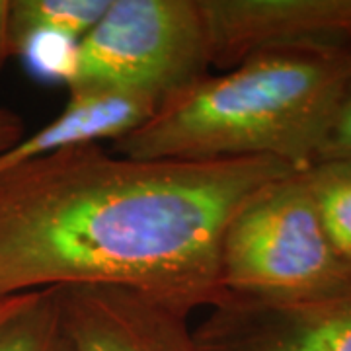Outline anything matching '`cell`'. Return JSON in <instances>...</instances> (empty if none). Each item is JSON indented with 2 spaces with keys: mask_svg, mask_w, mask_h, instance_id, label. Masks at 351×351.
<instances>
[{
  "mask_svg": "<svg viewBox=\"0 0 351 351\" xmlns=\"http://www.w3.org/2000/svg\"><path fill=\"white\" fill-rule=\"evenodd\" d=\"M295 170L277 158L145 160L78 145L0 174V299L115 285L191 314L226 295L228 221Z\"/></svg>",
  "mask_w": 351,
  "mask_h": 351,
  "instance_id": "6da1fadb",
  "label": "cell"
},
{
  "mask_svg": "<svg viewBox=\"0 0 351 351\" xmlns=\"http://www.w3.org/2000/svg\"><path fill=\"white\" fill-rule=\"evenodd\" d=\"M351 80V47L254 53L223 75H205L164 98L149 121L113 141L145 160L277 158L313 166Z\"/></svg>",
  "mask_w": 351,
  "mask_h": 351,
  "instance_id": "7a4b0ae2",
  "label": "cell"
},
{
  "mask_svg": "<svg viewBox=\"0 0 351 351\" xmlns=\"http://www.w3.org/2000/svg\"><path fill=\"white\" fill-rule=\"evenodd\" d=\"M226 297L302 302L351 293V265L328 239L304 174L263 186L228 221L219 252Z\"/></svg>",
  "mask_w": 351,
  "mask_h": 351,
  "instance_id": "3957f363",
  "label": "cell"
},
{
  "mask_svg": "<svg viewBox=\"0 0 351 351\" xmlns=\"http://www.w3.org/2000/svg\"><path fill=\"white\" fill-rule=\"evenodd\" d=\"M209 66L199 0H110L75 47L64 84L69 96L121 92L162 101Z\"/></svg>",
  "mask_w": 351,
  "mask_h": 351,
  "instance_id": "277c9868",
  "label": "cell"
},
{
  "mask_svg": "<svg viewBox=\"0 0 351 351\" xmlns=\"http://www.w3.org/2000/svg\"><path fill=\"white\" fill-rule=\"evenodd\" d=\"M211 66L232 69L254 53L351 47V0H199Z\"/></svg>",
  "mask_w": 351,
  "mask_h": 351,
  "instance_id": "5b68a950",
  "label": "cell"
},
{
  "mask_svg": "<svg viewBox=\"0 0 351 351\" xmlns=\"http://www.w3.org/2000/svg\"><path fill=\"white\" fill-rule=\"evenodd\" d=\"M193 334L201 351H351V293L302 302L226 297Z\"/></svg>",
  "mask_w": 351,
  "mask_h": 351,
  "instance_id": "8992f818",
  "label": "cell"
},
{
  "mask_svg": "<svg viewBox=\"0 0 351 351\" xmlns=\"http://www.w3.org/2000/svg\"><path fill=\"white\" fill-rule=\"evenodd\" d=\"M75 351H201L189 314L135 289L59 287Z\"/></svg>",
  "mask_w": 351,
  "mask_h": 351,
  "instance_id": "52a82bcc",
  "label": "cell"
},
{
  "mask_svg": "<svg viewBox=\"0 0 351 351\" xmlns=\"http://www.w3.org/2000/svg\"><path fill=\"white\" fill-rule=\"evenodd\" d=\"M158 106V100L141 94H71L63 112L51 123L25 135L10 151L0 154V174L71 147L101 141L113 143L149 121Z\"/></svg>",
  "mask_w": 351,
  "mask_h": 351,
  "instance_id": "ba28073f",
  "label": "cell"
},
{
  "mask_svg": "<svg viewBox=\"0 0 351 351\" xmlns=\"http://www.w3.org/2000/svg\"><path fill=\"white\" fill-rule=\"evenodd\" d=\"M110 0H10V43L59 36L78 43L98 24Z\"/></svg>",
  "mask_w": 351,
  "mask_h": 351,
  "instance_id": "9c48e42d",
  "label": "cell"
},
{
  "mask_svg": "<svg viewBox=\"0 0 351 351\" xmlns=\"http://www.w3.org/2000/svg\"><path fill=\"white\" fill-rule=\"evenodd\" d=\"M0 351H75L63 322L59 287L32 291L0 324Z\"/></svg>",
  "mask_w": 351,
  "mask_h": 351,
  "instance_id": "30bf717a",
  "label": "cell"
},
{
  "mask_svg": "<svg viewBox=\"0 0 351 351\" xmlns=\"http://www.w3.org/2000/svg\"><path fill=\"white\" fill-rule=\"evenodd\" d=\"M302 174L328 239L339 258L351 265V160H318Z\"/></svg>",
  "mask_w": 351,
  "mask_h": 351,
  "instance_id": "8fae6325",
  "label": "cell"
},
{
  "mask_svg": "<svg viewBox=\"0 0 351 351\" xmlns=\"http://www.w3.org/2000/svg\"><path fill=\"white\" fill-rule=\"evenodd\" d=\"M330 158L351 160V80L339 100L334 121L330 125L324 147L318 156V160H330Z\"/></svg>",
  "mask_w": 351,
  "mask_h": 351,
  "instance_id": "7c38bea8",
  "label": "cell"
},
{
  "mask_svg": "<svg viewBox=\"0 0 351 351\" xmlns=\"http://www.w3.org/2000/svg\"><path fill=\"white\" fill-rule=\"evenodd\" d=\"M25 137V127L18 113L0 108V154L10 151Z\"/></svg>",
  "mask_w": 351,
  "mask_h": 351,
  "instance_id": "4fadbf2b",
  "label": "cell"
},
{
  "mask_svg": "<svg viewBox=\"0 0 351 351\" xmlns=\"http://www.w3.org/2000/svg\"><path fill=\"white\" fill-rule=\"evenodd\" d=\"M12 55L10 43V0H0V71Z\"/></svg>",
  "mask_w": 351,
  "mask_h": 351,
  "instance_id": "5bb4252c",
  "label": "cell"
},
{
  "mask_svg": "<svg viewBox=\"0 0 351 351\" xmlns=\"http://www.w3.org/2000/svg\"><path fill=\"white\" fill-rule=\"evenodd\" d=\"M32 293V291H29ZM29 293H22V295H14V297H6V299H0V324L10 316L12 313H16L22 304L27 299Z\"/></svg>",
  "mask_w": 351,
  "mask_h": 351,
  "instance_id": "9a60e30c",
  "label": "cell"
}]
</instances>
